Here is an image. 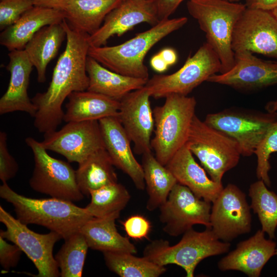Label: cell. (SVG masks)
Masks as SVG:
<instances>
[{
    "label": "cell",
    "instance_id": "b9f144b4",
    "mask_svg": "<svg viewBox=\"0 0 277 277\" xmlns=\"http://www.w3.org/2000/svg\"><path fill=\"white\" fill-rule=\"evenodd\" d=\"M70 0H34V6L64 11Z\"/></svg>",
    "mask_w": 277,
    "mask_h": 277
},
{
    "label": "cell",
    "instance_id": "1f68e13d",
    "mask_svg": "<svg viewBox=\"0 0 277 277\" xmlns=\"http://www.w3.org/2000/svg\"><path fill=\"white\" fill-rule=\"evenodd\" d=\"M90 196L91 201L85 208L95 217L120 214L131 198L126 188L118 182L91 191Z\"/></svg>",
    "mask_w": 277,
    "mask_h": 277
},
{
    "label": "cell",
    "instance_id": "7a4b0ae2",
    "mask_svg": "<svg viewBox=\"0 0 277 277\" xmlns=\"http://www.w3.org/2000/svg\"><path fill=\"white\" fill-rule=\"evenodd\" d=\"M0 196L11 203L16 218L26 224H36L58 233L65 240L80 231L93 216L72 202L51 197L32 199L13 191L7 182L0 186Z\"/></svg>",
    "mask_w": 277,
    "mask_h": 277
},
{
    "label": "cell",
    "instance_id": "277c9868",
    "mask_svg": "<svg viewBox=\"0 0 277 277\" xmlns=\"http://www.w3.org/2000/svg\"><path fill=\"white\" fill-rule=\"evenodd\" d=\"M186 5L190 15L205 33L206 42L220 59V73L227 72L235 62L232 48L234 28L246 6L225 0H188Z\"/></svg>",
    "mask_w": 277,
    "mask_h": 277
},
{
    "label": "cell",
    "instance_id": "9c48e42d",
    "mask_svg": "<svg viewBox=\"0 0 277 277\" xmlns=\"http://www.w3.org/2000/svg\"><path fill=\"white\" fill-rule=\"evenodd\" d=\"M221 68L220 59L207 43H204L177 71L169 75H155L145 87L151 97L159 99L175 93L187 95L195 88Z\"/></svg>",
    "mask_w": 277,
    "mask_h": 277
},
{
    "label": "cell",
    "instance_id": "d590c367",
    "mask_svg": "<svg viewBox=\"0 0 277 277\" xmlns=\"http://www.w3.org/2000/svg\"><path fill=\"white\" fill-rule=\"evenodd\" d=\"M34 6V0H1L0 30L14 24Z\"/></svg>",
    "mask_w": 277,
    "mask_h": 277
},
{
    "label": "cell",
    "instance_id": "ffe728a7",
    "mask_svg": "<svg viewBox=\"0 0 277 277\" xmlns=\"http://www.w3.org/2000/svg\"><path fill=\"white\" fill-rule=\"evenodd\" d=\"M261 230L249 239L240 242L236 248L221 259L217 263L222 271L236 270L249 277H259L268 261L276 252V243L267 239Z\"/></svg>",
    "mask_w": 277,
    "mask_h": 277
},
{
    "label": "cell",
    "instance_id": "ac0fdd59",
    "mask_svg": "<svg viewBox=\"0 0 277 277\" xmlns=\"http://www.w3.org/2000/svg\"><path fill=\"white\" fill-rule=\"evenodd\" d=\"M160 22L153 0H122L106 16L101 27L89 36L90 46L106 45L112 36H120L137 24L152 26Z\"/></svg>",
    "mask_w": 277,
    "mask_h": 277
},
{
    "label": "cell",
    "instance_id": "f546056e",
    "mask_svg": "<svg viewBox=\"0 0 277 277\" xmlns=\"http://www.w3.org/2000/svg\"><path fill=\"white\" fill-rule=\"evenodd\" d=\"M142 166L148 195L146 208L153 211L163 205L177 181L172 172L162 164L152 151L142 155Z\"/></svg>",
    "mask_w": 277,
    "mask_h": 277
},
{
    "label": "cell",
    "instance_id": "4fadbf2b",
    "mask_svg": "<svg viewBox=\"0 0 277 277\" xmlns=\"http://www.w3.org/2000/svg\"><path fill=\"white\" fill-rule=\"evenodd\" d=\"M232 48L277 58V19L271 11L246 7L234 27Z\"/></svg>",
    "mask_w": 277,
    "mask_h": 277
},
{
    "label": "cell",
    "instance_id": "603a6c76",
    "mask_svg": "<svg viewBox=\"0 0 277 277\" xmlns=\"http://www.w3.org/2000/svg\"><path fill=\"white\" fill-rule=\"evenodd\" d=\"M64 11L34 6L13 25L2 30L0 44L9 51L24 49L26 44L44 27L61 23Z\"/></svg>",
    "mask_w": 277,
    "mask_h": 277
},
{
    "label": "cell",
    "instance_id": "7c38bea8",
    "mask_svg": "<svg viewBox=\"0 0 277 277\" xmlns=\"http://www.w3.org/2000/svg\"><path fill=\"white\" fill-rule=\"evenodd\" d=\"M211 202L197 197L187 187L177 183L160 208L163 231L177 236L201 224L211 228Z\"/></svg>",
    "mask_w": 277,
    "mask_h": 277
},
{
    "label": "cell",
    "instance_id": "5b68a950",
    "mask_svg": "<svg viewBox=\"0 0 277 277\" xmlns=\"http://www.w3.org/2000/svg\"><path fill=\"white\" fill-rule=\"evenodd\" d=\"M196 105L194 97L172 93L165 97L163 105L153 110L155 129L151 146L163 165L186 143Z\"/></svg>",
    "mask_w": 277,
    "mask_h": 277
},
{
    "label": "cell",
    "instance_id": "cb8c5ba5",
    "mask_svg": "<svg viewBox=\"0 0 277 277\" xmlns=\"http://www.w3.org/2000/svg\"><path fill=\"white\" fill-rule=\"evenodd\" d=\"M86 71L89 77L87 90L120 101L129 92L141 89L148 80L124 75L105 67L88 56Z\"/></svg>",
    "mask_w": 277,
    "mask_h": 277
},
{
    "label": "cell",
    "instance_id": "5bb4252c",
    "mask_svg": "<svg viewBox=\"0 0 277 277\" xmlns=\"http://www.w3.org/2000/svg\"><path fill=\"white\" fill-rule=\"evenodd\" d=\"M41 142L47 150L64 156L69 162L81 163L105 148L98 121L70 122L59 130L44 134Z\"/></svg>",
    "mask_w": 277,
    "mask_h": 277
},
{
    "label": "cell",
    "instance_id": "e0dca14e",
    "mask_svg": "<svg viewBox=\"0 0 277 277\" xmlns=\"http://www.w3.org/2000/svg\"><path fill=\"white\" fill-rule=\"evenodd\" d=\"M232 68L215 74L207 82L227 85L239 90H252L277 84V62L265 61L249 51L234 53Z\"/></svg>",
    "mask_w": 277,
    "mask_h": 277
},
{
    "label": "cell",
    "instance_id": "6da1fadb",
    "mask_svg": "<svg viewBox=\"0 0 277 277\" xmlns=\"http://www.w3.org/2000/svg\"><path fill=\"white\" fill-rule=\"evenodd\" d=\"M66 44L54 68L47 90L37 93L31 101L36 107L34 126L44 134L56 130L63 121V103L70 94L87 90L89 77L86 62L89 35L71 28L65 18Z\"/></svg>",
    "mask_w": 277,
    "mask_h": 277
},
{
    "label": "cell",
    "instance_id": "83f0119b",
    "mask_svg": "<svg viewBox=\"0 0 277 277\" xmlns=\"http://www.w3.org/2000/svg\"><path fill=\"white\" fill-rule=\"evenodd\" d=\"M122 0H70L64 10L69 26L91 35L102 26L106 15Z\"/></svg>",
    "mask_w": 277,
    "mask_h": 277
},
{
    "label": "cell",
    "instance_id": "4316f807",
    "mask_svg": "<svg viewBox=\"0 0 277 277\" xmlns=\"http://www.w3.org/2000/svg\"><path fill=\"white\" fill-rule=\"evenodd\" d=\"M66 38V32L61 23L44 27L26 44L24 50L36 69L38 82L46 81L47 67Z\"/></svg>",
    "mask_w": 277,
    "mask_h": 277
},
{
    "label": "cell",
    "instance_id": "4dcf8cb0",
    "mask_svg": "<svg viewBox=\"0 0 277 277\" xmlns=\"http://www.w3.org/2000/svg\"><path fill=\"white\" fill-rule=\"evenodd\" d=\"M106 265L121 277H158L167 270L165 266L154 263L145 256L133 253L104 252Z\"/></svg>",
    "mask_w": 277,
    "mask_h": 277
},
{
    "label": "cell",
    "instance_id": "f6af8a7d",
    "mask_svg": "<svg viewBox=\"0 0 277 277\" xmlns=\"http://www.w3.org/2000/svg\"><path fill=\"white\" fill-rule=\"evenodd\" d=\"M265 109L268 112H277V100L267 103L265 106Z\"/></svg>",
    "mask_w": 277,
    "mask_h": 277
},
{
    "label": "cell",
    "instance_id": "e575fe53",
    "mask_svg": "<svg viewBox=\"0 0 277 277\" xmlns=\"http://www.w3.org/2000/svg\"><path fill=\"white\" fill-rule=\"evenodd\" d=\"M274 152H277V122L270 128L254 152L257 157L256 176L267 187L271 186L268 174L271 169L269 159Z\"/></svg>",
    "mask_w": 277,
    "mask_h": 277
},
{
    "label": "cell",
    "instance_id": "74e56055",
    "mask_svg": "<svg viewBox=\"0 0 277 277\" xmlns=\"http://www.w3.org/2000/svg\"><path fill=\"white\" fill-rule=\"evenodd\" d=\"M122 224L127 235L134 240L148 239L151 229L150 221L139 214L128 217Z\"/></svg>",
    "mask_w": 277,
    "mask_h": 277
},
{
    "label": "cell",
    "instance_id": "7dc6e473",
    "mask_svg": "<svg viewBox=\"0 0 277 277\" xmlns=\"http://www.w3.org/2000/svg\"><path fill=\"white\" fill-rule=\"evenodd\" d=\"M225 1H227L230 2H239L241 0H225Z\"/></svg>",
    "mask_w": 277,
    "mask_h": 277
},
{
    "label": "cell",
    "instance_id": "ab89813d",
    "mask_svg": "<svg viewBox=\"0 0 277 277\" xmlns=\"http://www.w3.org/2000/svg\"><path fill=\"white\" fill-rule=\"evenodd\" d=\"M184 0H153L159 21L168 19Z\"/></svg>",
    "mask_w": 277,
    "mask_h": 277
},
{
    "label": "cell",
    "instance_id": "f1b7e54d",
    "mask_svg": "<svg viewBox=\"0 0 277 277\" xmlns=\"http://www.w3.org/2000/svg\"><path fill=\"white\" fill-rule=\"evenodd\" d=\"M75 176L80 190L87 196L90 195L91 191L118 182L114 165L105 148L97 150L79 163Z\"/></svg>",
    "mask_w": 277,
    "mask_h": 277
},
{
    "label": "cell",
    "instance_id": "8d00e7d4",
    "mask_svg": "<svg viewBox=\"0 0 277 277\" xmlns=\"http://www.w3.org/2000/svg\"><path fill=\"white\" fill-rule=\"evenodd\" d=\"M18 170V165L9 153L7 145V134L0 132V179L2 183L13 178Z\"/></svg>",
    "mask_w": 277,
    "mask_h": 277
},
{
    "label": "cell",
    "instance_id": "7402d4cb",
    "mask_svg": "<svg viewBox=\"0 0 277 277\" xmlns=\"http://www.w3.org/2000/svg\"><path fill=\"white\" fill-rule=\"evenodd\" d=\"M166 166L177 183L187 187L197 197L213 202L223 189L206 174V170L195 160L185 144L173 156Z\"/></svg>",
    "mask_w": 277,
    "mask_h": 277
},
{
    "label": "cell",
    "instance_id": "9a60e30c",
    "mask_svg": "<svg viewBox=\"0 0 277 277\" xmlns=\"http://www.w3.org/2000/svg\"><path fill=\"white\" fill-rule=\"evenodd\" d=\"M251 208L237 186L228 184L212 202L211 229L220 240L230 242L251 229Z\"/></svg>",
    "mask_w": 277,
    "mask_h": 277
},
{
    "label": "cell",
    "instance_id": "ee69618b",
    "mask_svg": "<svg viewBox=\"0 0 277 277\" xmlns=\"http://www.w3.org/2000/svg\"><path fill=\"white\" fill-rule=\"evenodd\" d=\"M159 54L169 67L175 64L177 60L176 52L171 48H164L161 50Z\"/></svg>",
    "mask_w": 277,
    "mask_h": 277
},
{
    "label": "cell",
    "instance_id": "d6986e66",
    "mask_svg": "<svg viewBox=\"0 0 277 277\" xmlns=\"http://www.w3.org/2000/svg\"><path fill=\"white\" fill-rule=\"evenodd\" d=\"M105 145L114 166L126 173L138 190L145 188L142 164L135 159L129 137L117 116L98 121Z\"/></svg>",
    "mask_w": 277,
    "mask_h": 277
},
{
    "label": "cell",
    "instance_id": "2e32d148",
    "mask_svg": "<svg viewBox=\"0 0 277 277\" xmlns=\"http://www.w3.org/2000/svg\"><path fill=\"white\" fill-rule=\"evenodd\" d=\"M150 97L144 86L129 92L120 101L117 117L133 143L135 153L139 155L152 151L154 120Z\"/></svg>",
    "mask_w": 277,
    "mask_h": 277
},
{
    "label": "cell",
    "instance_id": "44dd1931",
    "mask_svg": "<svg viewBox=\"0 0 277 277\" xmlns=\"http://www.w3.org/2000/svg\"><path fill=\"white\" fill-rule=\"evenodd\" d=\"M6 69L10 74L8 88L0 98V114L25 112L34 117L36 109L28 94L33 65L25 51L15 50L8 53Z\"/></svg>",
    "mask_w": 277,
    "mask_h": 277
},
{
    "label": "cell",
    "instance_id": "484cf974",
    "mask_svg": "<svg viewBox=\"0 0 277 277\" xmlns=\"http://www.w3.org/2000/svg\"><path fill=\"white\" fill-rule=\"evenodd\" d=\"M67 98L63 117L66 123L118 116L120 101L103 94L88 90L75 91Z\"/></svg>",
    "mask_w": 277,
    "mask_h": 277
},
{
    "label": "cell",
    "instance_id": "60d3db41",
    "mask_svg": "<svg viewBox=\"0 0 277 277\" xmlns=\"http://www.w3.org/2000/svg\"><path fill=\"white\" fill-rule=\"evenodd\" d=\"M247 8L271 11L277 7V0H245Z\"/></svg>",
    "mask_w": 277,
    "mask_h": 277
},
{
    "label": "cell",
    "instance_id": "ba28073f",
    "mask_svg": "<svg viewBox=\"0 0 277 277\" xmlns=\"http://www.w3.org/2000/svg\"><path fill=\"white\" fill-rule=\"evenodd\" d=\"M25 142L31 149L34 168L29 185L34 191L51 197L79 202L84 195L77 185L75 170L68 163L53 157L41 142L28 137Z\"/></svg>",
    "mask_w": 277,
    "mask_h": 277
},
{
    "label": "cell",
    "instance_id": "f35d334b",
    "mask_svg": "<svg viewBox=\"0 0 277 277\" xmlns=\"http://www.w3.org/2000/svg\"><path fill=\"white\" fill-rule=\"evenodd\" d=\"M23 251L16 244H10L0 236V264L5 270L15 267Z\"/></svg>",
    "mask_w": 277,
    "mask_h": 277
},
{
    "label": "cell",
    "instance_id": "d6a6232c",
    "mask_svg": "<svg viewBox=\"0 0 277 277\" xmlns=\"http://www.w3.org/2000/svg\"><path fill=\"white\" fill-rule=\"evenodd\" d=\"M261 180L251 184L249 189L251 198L250 208L257 214L262 226V230L269 238L275 237L277 227V194L269 190Z\"/></svg>",
    "mask_w": 277,
    "mask_h": 277
},
{
    "label": "cell",
    "instance_id": "7bdbcfd3",
    "mask_svg": "<svg viewBox=\"0 0 277 277\" xmlns=\"http://www.w3.org/2000/svg\"><path fill=\"white\" fill-rule=\"evenodd\" d=\"M150 64L154 71L160 73L166 71L169 67L159 53L151 57Z\"/></svg>",
    "mask_w": 277,
    "mask_h": 277
},
{
    "label": "cell",
    "instance_id": "52a82bcc",
    "mask_svg": "<svg viewBox=\"0 0 277 277\" xmlns=\"http://www.w3.org/2000/svg\"><path fill=\"white\" fill-rule=\"evenodd\" d=\"M214 182L222 184L224 174L235 167L241 155L239 144L194 115L186 143Z\"/></svg>",
    "mask_w": 277,
    "mask_h": 277
},
{
    "label": "cell",
    "instance_id": "30bf717a",
    "mask_svg": "<svg viewBox=\"0 0 277 277\" xmlns=\"http://www.w3.org/2000/svg\"><path fill=\"white\" fill-rule=\"evenodd\" d=\"M204 122L236 141L241 155L249 156L254 154L270 128L277 122V112L232 107L208 114Z\"/></svg>",
    "mask_w": 277,
    "mask_h": 277
},
{
    "label": "cell",
    "instance_id": "836d02e7",
    "mask_svg": "<svg viewBox=\"0 0 277 277\" xmlns=\"http://www.w3.org/2000/svg\"><path fill=\"white\" fill-rule=\"evenodd\" d=\"M55 256L62 277H81L89 246L79 231L64 240Z\"/></svg>",
    "mask_w": 277,
    "mask_h": 277
},
{
    "label": "cell",
    "instance_id": "8fae6325",
    "mask_svg": "<svg viewBox=\"0 0 277 277\" xmlns=\"http://www.w3.org/2000/svg\"><path fill=\"white\" fill-rule=\"evenodd\" d=\"M0 222L6 230H0V236L17 245L36 268L37 277L60 276L59 268L53 255L55 244L62 236L50 231L46 234L38 233L0 206Z\"/></svg>",
    "mask_w": 277,
    "mask_h": 277
},
{
    "label": "cell",
    "instance_id": "8992f818",
    "mask_svg": "<svg viewBox=\"0 0 277 277\" xmlns=\"http://www.w3.org/2000/svg\"><path fill=\"white\" fill-rule=\"evenodd\" d=\"M230 246V242L219 240L211 228L202 232L191 228L172 246L162 239L152 241L144 248L143 256L162 266L176 265L185 271L187 277H193L197 265L203 260L226 253Z\"/></svg>",
    "mask_w": 277,
    "mask_h": 277
},
{
    "label": "cell",
    "instance_id": "c3c4849f",
    "mask_svg": "<svg viewBox=\"0 0 277 277\" xmlns=\"http://www.w3.org/2000/svg\"><path fill=\"white\" fill-rule=\"evenodd\" d=\"M275 255H277V248H276V249Z\"/></svg>",
    "mask_w": 277,
    "mask_h": 277
},
{
    "label": "cell",
    "instance_id": "d4e9b609",
    "mask_svg": "<svg viewBox=\"0 0 277 277\" xmlns=\"http://www.w3.org/2000/svg\"><path fill=\"white\" fill-rule=\"evenodd\" d=\"M120 214L103 217H93L81 228L89 248L104 252H128L136 254V248L129 239L117 231L115 221Z\"/></svg>",
    "mask_w": 277,
    "mask_h": 277
},
{
    "label": "cell",
    "instance_id": "bcb514c9",
    "mask_svg": "<svg viewBox=\"0 0 277 277\" xmlns=\"http://www.w3.org/2000/svg\"><path fill=\"white\" fill-rule=\"evenodd\" d=\"M271 11L275 18L277 19V7L275 8Z\"/></svg>",
    "mask_w": 277,
    "mask_h": 277
},
{
    "label": "cell",
    "instance_id": "3957f363",
    "mask_svg": "<svg viewBox=\"0 0 277 277\" xmlns=\"http://www.w3.org/2000/svg\"><path fill=\"white\" fill-rule=\"evenodd\" d=\"M187 21L185 16L160 21L149 30L120 45L90 46L88 56L119 74L148 80V70L144 63L147 53L157 42L182 28Z\"/></svg>",
    "mask_w": 277,
    "mask_h": 277
}]
</instances>
